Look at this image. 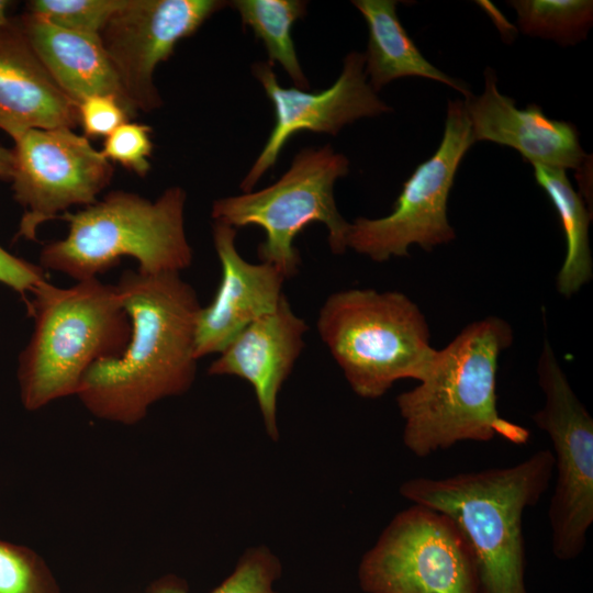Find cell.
Returning a JSON list of instances; mask_svg holds the SVG:
<instances>
[{
  "instance_id": "cell-3",
  "label": "cell",
  "mask_w": 593,
  "mask_h": 593,
  "mask_svg": "<svg viewBox=\"0 0 593 593\" xmlns=\"http://www.w3.org/2000/svg\"><path fill=\"white\" fill-rule=\"evenodd\" d=\"M553 469L552 451L540 449L508 467L412 478L400 493L452 521L472 551L478 593H527L523 514L547 491Z\"/></svg>"
},
{
  "instance_id": "cell-16",
  "label": "cell",
  "mask_w": 593,
  "mask_h": 593,
  "mask_svg": "<svg viewBox=\"0 0 593 593\" xmlns=\"http://www.w3.org/2000/svg\"><path fill=\"white\" fill-rule=\"evenodd\" d=\"M496 83L494 69L486 67L483 92L463 101L474 143L489 141L512 147L532 165L578 170L588 163L572 123L546 116L537 104L516 108L514 99L502 94Z\"/></svg>"
},
{
  "instance_id": "cell-14",
  "label": "cell",
  "mask_w": 593,
  "mask_h": 593,
  "mask_svg": "<svg viewBox=\"0 0 593 593\" xmlns=\"http://www.w3.org/2000/svg\"><path fill=\"white\" fill-rule=\"evenodd\" d=\"M213 244L222 277L208 306H201L195 325L197 359L220 354L245 327L275 311L284 295L287 278L275 266L244 259L236 247V228L214 222Z\"/></svg>"
},
{
  "instance_id": "cell-11",
  "label": "cell",
  "mask_w": 593,
  "mask_h": 593,
  "mask_svg": "<svg viewBox=\"0 0 593 593\" xmlns=\"http://www.w3.org/2000/svg\"><path fill=\"white\" fill-rule=\"evenodd\" d=\"M14 142L10 179L23 208L18 238L36 240L42 224L72 205L88 206L112 179V164L72 128H34Z\"/></svg>"
},
{
  "instance_id": "cell-26",
  "label": "cell",
  "mask_w": 593,
  "mask_h": 593,
  "mask_svg": "<svg viewBox=\"0 0 593 593\" xmlns=\"http://www.w3.org/2000/svg\"><path fill=\"white\" fill-rule=\"evenodd\" d=\"M149 125L126 122L104 138L101 154L111 163H119L139 177L150 170L149 158L154 144Z\"/></svg>"
},
{
  "instance_id": "cell-21",
  "label": "cell",
  "mask_w": 593,
  "mask_h": 593,
  "mask_svg": "<svg viewBox=\"0 0 593 593\" xmlns=\"http://www.w3.org/2000/svg\"><path fill=\"white\" fill-rule=\"evenodd\" d=\"M231 4L260 38L268 53V61L286 70L295 88L307 90L309 80L298 59L291 29L293 23L306 14L307 2L302 0H235Z\"/></svg>"
},
{
  "instance_id": "cell-22",
  "label": "cell",
  "mask_w": 593,
  "mask_h": 593,
  "mask_svg": "<svg viewBox=\"0 0 593 593\" xmlns=\"http://www.w3.org/2000/svg\"><path fill=\"white\" fill-rule=\"evenodd\" d=\"M521 32L568 46L586 38L593 22L591 0H512Z\"/></svg>"
},
{
  "instance_id": "cell-19",
  "label": "cell",
  "mask_w": 593,
  "mask_h": 593,
  "mask_svg": "<svg viewBox=\"0 0 593 593\" xmlns=\"http://www.w3.org/2000/svg\"><path fill=\"white\" fill-rule=\"evenodd\" d=\"M351 3L368 26L365 72L376 92L394 79L421 77L449 86L466 99L472 94L467 83L445 74L424 57L399 20L398 1L354 0Z\"/></svg>"
},
{
  "instance_id": "cell-27",
  "label": "cell",
  "mask_w": 593,
  "mask_h": 593,
  "mask_svg": "<svg viewBox=\"0 0 593 593\" xmlns=\"http://www.w3.org/2000/svg\"><path fill=\"white\" fill-rule=\"evenodd\" d=\"M79 124L88 138L107 137L135 114L112 94L90 96L78 103Z\"/></svg>"
},
{
  "instance_id": "cell-6",
  "label": "cell",
  "mask_w": 593,
  "mask_h": 593,
  "mask_svg": "<svg viewBox=\"0 0 593 593\" xmlns=\"http://www.w3.org/2000/svg\"><path fill=\"white\" fill-rule=\"evenodd\" d=\"M316 327L353 391L365 399L382 396L402 379L419 381L436 353L424 314L398 291L334 292Z\"/></svg>"
},
{
  "instance_id": "cell-1",
  "label": "cell",
  "mask_w": 593,
  "mask_h": 593,
  "mask_svg": "<svg viewBox=\"0 0 593 593\" xmlns=\"http://www.w3.org/2000/svg\"><path fill=\"white\" fill-rule=\"evenodd\" d=\"M115 286L130 317L128 342L118 357L90 366L76 395L94 416L132 425L155 402L191 388L201 304L180 273L126 270Z\"/></svg>"
},
{
  "instance_id": "cell-4",
  "label": "cell",
  "mask_w": 593,
  "mask_h": 593,
  "mask_svg": "<svg viewBox=\"0 0 593 593\" xmlns=\"http://www.w3.org/2000/svg\"><path fill=\"white\" fill-rule=\"evenodd\" d=\"M31 294L26 305L34 328L16 376L22 405L36 411L76 394L94 362L121 355L131 323L116 286L98 278L69 288L44 280Z\"/></svg>"
},
{
  "instance_id": "cell-2",
  "label": "cell",
  "mask_w": 593,
  "mask_h": 593,
  "mask_svg": "<svg viewBox=\"0 0 593 593\" xmlns=\"http://www.w3.org/2000/svg\"><path fill=\"white\" fill-rule=\"evenodd\" d=\"M512 343L511 325L488 316L436 349L418 385L396 398L403 443L412 454L425 458L460 441L496 437L515 445L528 443L529 430L503 418L496 406L499 359Z\"/></svg>"
},
{
  "instance_id": "cell-20",
  "label": "cell",
  "mask_w": 593,
  "mask_h": 593,
  "mask_svg": "<svg viewBox=\"0 0 593 593\" xmlns=\"http://www.w3.org/2000/svg\"><path fill=\"white\" fill-rule=\"evenodd\" d=\"M536 183L556 209L566 238V256L557 275L558 292L570 298L593 278L589 226L591 213L564 169L533 165Z\"/></svg>"
},
{
  "instance_id": "cell-13",
  "label": "cell",
  "mask_w": 593,
  "mask_h": 593,
  "mask_svg": "<svg viewBox=\"0 0 593 593\" xmlns=\"http://www.w3.org/2000/svg\"><path fill=\"white\" fill-rule=\"evenodd\" d=\"M272 66L269 61L251 66L253 75L273 104L276 120L262 150L240 182L244 193L253 191L295 133L310 131L335 136L346 124L392 111L367 81L362 53H349L336 81L327 89L314 92L283 88Z\"/></svg>"
},
{
  "instance_id": "cell-17",
  "label": "cell",
  "mask_w": 593,
  "mask_h": 593,
  "mask_svg": "<svg viewBox=\"0 0 593 593\" xmlns=\"http://www.w3.org/2000/svg\"><path fill=\"white\" fill-rule=\"evenodd\" d=\"M78 104L47 72L18 21L0 29V130L13 141L34 128H75Z\"/></svg>"
},
{
  "instance_id": "cell-15",
  "label": "cell",
  "mask_w": 593,
  "mask_h": 593,
  "mask_svg": "<svg viewBox=\"0 0 593 593\" xmlns=\"http://www.w3.org/2000/svg\"><path fill=\"white\" fill-rule=\"evenodd\" d=\"M307 329L283 295L275 311L237 334L208 369L211 376H234L251 385L272 439L279 437L278 395L304 348Z\"/></svg>"
},
{
  "instance_id": "cell-8",
  "label": "cell",
  "mask_w": 593,
  "mask_h": 593,
  "mask_svg": "<svg viewBox=\"0 0 593 593\" xmlns=\"http://www.w3.org/2000/svg\"><path fill=\"white\" fill-rule=\"evenodd\" d=\"M474 143L462 100H449L441 142L403 183L392 212L349 223L346 246L377 262L409 255L411 245L426 251L456 238L447 203L460 161Z\"/></svg>"
},
{
  "instance_id": "cell-24",
  "label": "cell",
  "mask_w": 593,
  "mask_h": 593,
  "mask_svg": "<svg viewBox=\"0 0 593 593\" xmlns=\"http://www.w3.org/2000/svg\"><path fill=\"white\" fill-rule=\"evenodd\" d=\"M126 0H32L27 12L61 29L98 35Z\"/></svg>"
},
{
  "instance_id": "cell-30",
  "label": "cell",
  "mask_w": 593,
  "mask_h": 593,
  "mask_svg": "<svg viewBox=\"0 0 593 593\" xmlns=\"http://www.w3.org/2000/svg\"><path fill=\"white\" fill-rule=\"evenodd\" d=\"M11 4V1L0 0V29L8 25L11 21V19L8 16V10Z\"/></svg>"
},
{
  "instance_id": "cell-23",
  "label": "cell",
  "mask_w": 593,
  "mask_h": 593,
  "mask_svg": "<svg viewBox=\"0 0 593 593\" xmlns=\"http://www.w3.org/2000/svg\"><path fill=\"white\" fill-rule=\"evenodd\" d=\"M281 574L278 558L265 547L247 550L233 572L210 593H279L275 583ZM149 593H189L175 580L154 583Z\"/></svg>"
},
{
  "instance_id": "cell-9",
  "label": "cell",
  "mask_w": 593,
  "mask_h": 593,
  "mask_svg": "<svg viewBox=\"0 0 593 593\" xmlns=\"http://www.w3.org/2000/svg\"><path fill=\"white\" fill-rule=\"evenodd\" d=\"M537 374L545 403L533 421L552 443L557 471L548 511L551 550L559 560L569 561L582 553L593 523V418L547 337Z\"/></svg>"
},
{
  "instance_id": "cell-10",
  "label": "cell",
  "mask_w": 593,
  "mask_h": 593,
  "mask_svg": "<svg viewBox=\"0 0 593 593\" xmlns=\"http://www.w3.org/2000/svg\"><path fill=\"white\" fill-rule=\"evenodd\" d=\"M366 593H478L472 551L450 518L414 504L399 512L363 555Z\"/></svg>"
},
{
  "instance_id": "cell-5",
  "label": "cell",
  "mask_w": 593,
  "mask_h": 593,
  "mask_svg": "<svg viewBox=\"0 0 593 593\" xmlns=\"http://www.w3.org/2000/svg\"><path fill=\"white\" fill-rule=\"evenodd\" d=\"M186 199L180 187L168 188L155 201L112 191L76 213L66 212L59 217L69 223L68 234L42 248L40 266L81 281L130 256L141 273H180L193 259L184 231Z\"/></svg>"
},
{
  "instance_id": "cell-18",
  "label": "cell",
  "mask_w": 593,
  "mask_h": 593,
  "mask_svg": "<svg viewBox=\"0 0 593 593\" xmlns=\"http://www.w3.org/2000/svg\"><path fill=\"white\" fill-rule=\"evenodd\" d=\"M18 23L47 72L77 104L90 96L112 94L135 114L100 36L61 29L29 12Z\"/></svg>"
},
{
  "instance_id": "cell-25",
  "label": "cell",
  "mask_w": 593,
  "mask_h": 593,
  "mask_svg": "<svg viewBox=\"0 0 593 593\" xmlns=\"http://www.w3.org/2000/svg\"><path fill=\"white\" fill-rule=\"evenodd\" d=\"M0 593H60L43 558L31 548L0 539Z\"/></svg>"
},
{
  "instance_id": "cell-7",
  "label": "cell",
  "mask_w": 593,
  "mask_h": 593,
  "mask_svg": "<svg viewBox=\"0 0 593 593\" xmlns=\"http://www.w3.org/2000/svg\"><path fill=\"white\" fill-rule=\"evenodd\" d=\"M348 172V158L331 145L306 147L276 182L259 191L216 199L211 215L215 222L234 228L261 227L266 237L258 246V258L289 279L296 275L301 262L294 238L311 223L327 227L333 254L346 251L349 223L337 209L334 184Z\"/></svg>"
},
{
  "instance_id": "cell-12",
  "label": "cell",
  "mask_w": 593,
  "mask_h": 593,
  "mask_svg": "<svg viewBox=\"0 0 593 593\" xmlns=\"http://www.w3.org/2000/svg\"><path fill=\"white\" fill-rule=\"evenodd\" d=\"M223 0H126L109 20L100 40L134 111L150 112L163 104L154 82L159 63L177 43L194 34Z\"/></svg>"
},
{
  "instance_id": "cell-28",
  "label": "cell",
  "mask_w": 593,
  "mask_h": 593,
  "mask_svg": "<svg viewBox=\"0 0 593 593\" xmlns=\"http://www.w3.org/2000/svg\"><path fill=\"white\" fill-rule=\"evenodd\" d=\"M44 280H46L45 270L40 265L16 257L0 246V283L25 299V295L32 293Z\"/></svg>"
},
{
  "instance_id": "cell-29",
  "label": "cell",
  "mask_w": 593,
  "mask_h": 593,
  "mask_svg": "<svg viewBox=\"0 0 593 593\" xmlns=\"http://www.w3.org/2000/svg\"><path fill=\"white\" fill-rule=\"evenodd\" d=\"M12 149L0 145V179H10L12 171Z\"/></svg>"
}]
</instances>
